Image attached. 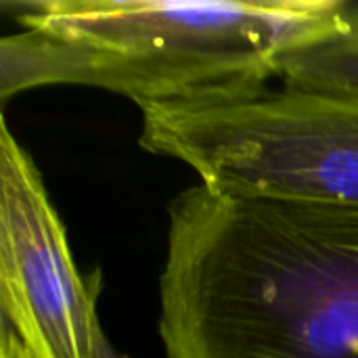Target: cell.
<instances>
[{
  "label": "cell",
  "mask_w": 358,
  "mask_h": 358,
  "mask_svg": "<svg viewBox=\"0 0 358 358\" xmlns=\"http://www.w3.org/2000/svg\"><path fill=\"white\" fill-rule=\"evenodd\" d=\"M277 78L283 86L358 99V10L350 6L331 31L287 50Z\"/></svg>",
  "instance_id": "5b68a950"
},
{
  "label": "cell",
  "mask_w": 358,
  "mask_h": 358,
  "mask_svg": "<svg viewBox=\"0 0 358 358\" xmlns=\"http://www.w3.org/2000/svg\"><path fill=\"white\" fill-rule=\"evenodd\" d=\"M168 358H358V208L191 187L168 206Z\"/></svg>",
  "instance_id": "6da1fadb"
},
{
  "label": "cell",
  "mask_w": 358,
  "mask_h": 358,
  "mask_svg": "<svg viewBox=\"0 0 358 358\" xmlns=\"http://www.w3.org/2000/svg\"><path fill=\"white\" fill-rule=\"evenodd\" d=\"M101 271L82 275L27 151L0 130V358H94Z\"/></svg>",
  "instance_id": "277c9868"
},
{
  "label": "cell",
  "mask_w": 358,
  "mask_h": 358,
  "mask_svg": "<svg viewBox=\"0 0 358 358\" xmlns=\"http://www.w3.org/2000/svg\"><path fill=\"white\" fill-rule=\"evenodd\" d=\"M141 111V147L187 164L212 191L358 208L355 96L264 86Z\"/></svg>",
  "instance_id": "3957f363"
},
{
  "label": "cell",
  "mask_w": 358,
  "mask_h": 358,
  "mask_svg": "<svg viewBox=\"0 0 358 358\" xmlns=\"http://www.w3.org/2000/svg\"><path fill=\"white\" fill-rule=\"evenodd\" d=\"M94 358H128L126 355H122V352H117L111 344H109V340L105 338V334L101 331V336H99V342H96V355Z\"/></svg>",
  "instance_id": "8992f818"
},
{
  "label": "cell",
  "mask_w": 358,
  "mask_h": 358,
  "mask_svg": "<svg viewBox=\"0 0 358 358\" xmlns=\"http://www.w3.org/2000/svg\"><path fill=\"white\" fill-rule=\"evenodd\" d=\"M23 25L0 42V99L94 86L141 109L264 88L281 57L348 15L342 0H4Z\"/></svg>",
  "instance_id": "7a4b0ae2"
}]
</instances>
